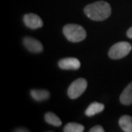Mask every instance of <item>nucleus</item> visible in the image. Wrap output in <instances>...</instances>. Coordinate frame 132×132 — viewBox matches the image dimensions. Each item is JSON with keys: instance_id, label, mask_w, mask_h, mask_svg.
Masks as SVG:
<instances>
[{"instance_id": "nucleus-1", "label": "nucleus", "mask_w": 132, "mask_h": 132, "mask_svg": "<svg viewBox=\"0 0 132 132\" xmlns=\"http://www.w3.org/2000/svg\"><path fill=\"white\" fill-rule=\"evenodd\" d=\"M84 13L93 21H104L111 15L112 9L108 3L98 1L87 5L84 8Z\"/></svg>"}, {"instance_id": "nucleus-2", "label": "nucleus", "mask_w": 132, "mask_h": 132, "mask_svg": "<svg viewBox=\"0 0 132 132\" xmlns=\"http://www.w3.org/2000/svg\"><path fill=\"white\" fill-rule=\"evenodd\" d=\"M63 33L65 38L71 42H80L86 39V30L80 25L67 24L63 28Z\"/></svg>"}, {"instance_id": "nucleus-3", "label": "nucleus", "mask_w": 132, "mask_h": 132, "mask_svg": "<svg viewBox=\"0 0 132 132\" xmlns=\"http://www.w3.org/2000/svg\"><path fill=\"white\" fill-rule=\"evenodd\" d=\"M132 46L129 42L121 41L111 47L108 52V55L112 59H120L127 56L130 52Z\"/></svg>"}, {"instance_id": "nucleus-4", "label": "nucleus", "mask_w": 132, "mask_h": 132, "mask_svg": "<svg viewBox=\"0 0 132 132\" xmlns=\"http://www.w3.org/2000/svg\"><path fill=\"white\" fill-rule=\"evenodd\" d=\"M87 87H88V82L84 78H79L74 81L70 84L68 88V96L70 99L75 100L80 97L84 92L86 91Z\"/></svg>"}, {"instance_id": "nucleus-5", "label": "nucleus", "mask_w": 132, "mask_h": 132, "mask_svg": "<svg viewBox=\"0 0 132 132\" xmlns=\"http://www.w3.org/2000/svg\"><path fill=\"white\" fill-rule=\"evenodd\" d=\"M23 22L28 28H32V29H36L39 28L43 26V22L41 18L38 15L34 14V13H28L23 16Z\"/></svg>"}, {"instance_id": "nucleus-6", "label": "nucleus", "mask_w": 132, "mask_h": 132, "mask_svg": "<svg viewBox=\"0 0 132 132\" xmlns=\"http://www.w3.org/2000/svg\"><path fill=\"white\" fill-rule=\"evenodd\" d=\"M23 45L26 49L30 52L34 53H39L43 51V46L38 39H34L32 37H25L23 39Z\"/></svg>"}, {"instance_id": "nucleus-7", "label": "nucleus", "mask_w": 132, "mask_h": 132, "mask_svg": "<svg viewBox=\"0 0 132 132\" xmlns=\"http://www.w3.org/2000/svg\"><path fill=\"white\" fill-rule=\"evenodd\" d=\"M59 67L62 70H78L81 67V63L76 57H66L59 60Z\"/></svg>"}, {"instance_id": "nucleus-8", "label": "nucleus", "mask_w": 132, "mask_h": 132, "mask_svg": "<svg viewBox=\"0 0 132 132\" xmlns=\"http://www.w3.org/2000/svg\"><path fill=\"white\" fill-rule=\"evenodd\" d=\"M119 100L120 102L125 105H130L132 104V81L123 89Z\"/></svg>"}, {"instance_id": "nucleus-9", "label": "nucleus", "mask_w": 132, "mask_h": 132, "mask_svg": "<svg viewBox=\"0 0 132 132\" xmlns=\"http://www.w3.org/2000/svg\"><path fill=\"white\" fill-rule=\"evenodd\" d=\"M105 108V105L102 103L99 102H93L88 105V107L87 108V110L85 111V114L88 117H92L94 116L95 114L101 112Z\"/></svg>"}, {"instance_id": "nucleus-10", "label": "nucleus", "mask_w": 132, "mask_h": 132, "mask_svg": "<svg viewBox=\"0 0 132 132\" xmlns=\"http://www.w3.org/2000/svg\"><path fill=\"white\" fill-rule=\"evenodd\" d=\"M31 96L36 101H44L49 99L50 93L49 91L44 90V89H33L30 92Z\"/></svg>"}, {"instance_id": "nucleus-11", "label": "nucleus", "mask_w": 132, "mask_h": 132, "mask_svg": "<svg viewBox=\"0 0 132 132\" xmlns=\"http://www.w3.org/2000/svg\"><path fill=\"white\" fill-rule=\"evenodd\" d=\"M119 126L125 132H132V117L129 115H123L118 121Z\"/></svg>"}, {"instance_id": "nucleus-12", "label": "nucleus", "mask_w": 132, "mask_h": 132, "mask_svg": "<svg viewBox=\"0 0 132 132\" xmlns=\"http://www.w3.org/2000/svg\"><path fill=\"white\" fill-rule=\"evenodd\" d=\"M45 120L47 123L51 125H53L55 127H59L62 125L61 119L57 117L56 114H54L53 112H46L45 114Z\"/></svg>"}, {"instance_id": "nucleus-13", "label": "nucleus", "mask_w": 132, "mask_h": 132, "mask_svg": "<svg viewBox=\"0 0 132 132\" xmlns=\"http://www.w3.org/2000/svg\"><path fill=\"white\" fill-rule=\"evenodd\" d=\"M84 130V126L78 123H67L64 128V132H82Z\"/></svg>"}, {"instance_id": "nucleus-14", "label": "nucleus", "mask_w": 132, "mask_h": 132, "mask_svg": "<svg viewBox=\"0 0 132 132\" xmlns=\"http://www.w3.org/2000/svg\"><path fill=\"white\" fill-rule=\"evenodd\" d=\"M90 132H104V129L102 128V126L100 125H95L94 127H92L90 130Z\"/></svg>"}, {"instance_id": "nucleus-15", "label": "nucleus", "mask_w": 132, "mask_h": 132, "mask_svg": "<svg viewBox=\"0 0 132 132\" xmlns=\"http://www.w3.org/2000/svg\"><path fill=\"white\" fill-rule=\"evenodd\" d=\"M127 36L129 37V38L132 39V27L128 29V31H127Z\"/></svg>"}, {"instance_id": "nucleus-16", "label": "nucleus", "mask_w": 132, "mask_h": 132, "mask_svg": "<svg viewBox=\"0 0 132 132\" xmlns=\"http://www.w3.org/2000/svg\"><path fill=\"white\" fill-rule=\"evenodd\" d=\"M15 131H22V132H27L28 131V130H26V129H23V128H19V129H16V130H15Z\"/></svg>"}]
</instances>
